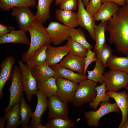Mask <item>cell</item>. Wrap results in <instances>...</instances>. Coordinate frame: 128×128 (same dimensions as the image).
I'll return each instance as SVG.
<instances>
[{
    "label": "cell",
    "mask_w": 128,
    "mask_h": 128,
    "mask_svg": "<svg viewBox=\"0 0 128 128\" xmlns=\"http://www.w3.org/2000/svg\"><path fill=\"white\" fill-rule=\"evenodd\" d=\"M107 23L109 44L114 46L117 52L128 57V4L119 6L116 13Z\"/></svg>",
    "instance_id": "6da1fadb"
},
{
    "label": "cell",
    "mask_w": 128,
    "mask_h": 128,
    "mask_svg": "<svg viewBox=\"0 0 128 128\" xmlns=\"http://www.w3.org/2000/svg\"><path fill=\"white\" fill-rule=\"evenodd\" d=\"M27 31L30 36L29 47L22 55L21 58L22 61L26 62L34 52L45 45L50 44L51 43L46 28L42 23L36 20L32 23Z\"/></svg>",
    "instance_id": "7a4b0ae2"
},
{
    "label": "cell",
    "mask_w": 128,
    "mask_h": 128,
    "mask_svg": "<svg viewBox=\"0 0 128 128\" xmlns=\"http://www.w3.org/2000/svg\"><path fill=\"white\" fill-rule=\"evenodd\" d=\"M97 86L96 83L88 79L79 83L72 102L74 106L79 107L84 104L91 103L96 95L95 88Z\"/></svg>",
    "instance_id": "3957f363"
},
{
    "label": "cell",
    "mask_w": 128,
    "mask_h": 128,
    "mask_svg": "<svg viewBox=\"0 0 128 128\" xmlns=\"http://www.w3.org/2000/svg\"><path fill=\"white\" fill-rule=\"evenodd\" d=\"M106 90L117 92L126 87L128 84V73L118 70L110 69L103 74Z\"/></svg>",
    "instance_id": "277c9868"
},
{
    "label": "cell",
    "mask_w": 128,
    "mask_h": 128,
    "mask_svg": "<svg viewBox=\"0 0 128 128\" xmlns=\"http://www.w3.org/2000/svg\"><path fill=\"white\" fill-rule=\"evenodd\" d=\"M12 83L9 88L10 98L9 104L5 108L7 112L15 104L19 103L23 91L21 81V72L20 68L18 65L15 66L13 68L11 76Z\"/></svg>",
    "instance_id": "5b68a950"
},
{
    "label": "cell",
    "mask_w": 128,
    "mask_h": 128,
    "mask_svg": "<svg viewBox=\"0 0 128 128\" xmlns=\"http://www.w3.org/2000/svg\"><path fill=\"white\" fill-rule=\"evenodd\" d=\"M21 72V81L23 91L24 92L29 102L31 101L32 96L38 90L37 80L31 72L32 67L22 60L18 61Z\"/></svg>",
    "instance_id": "8992f818"
},
{
    "label": "cell",
    "mask_w": 128,
    "mask_h": 128,
    "mask_svg": "<svg viewBox=\"0 0 128 128\" xmlns=\"http://www.w3.org/2000/svg\"><path fill=\"white\" fill-rule=\"evenodd\" d=\"M98 109L84 112V116L87 125L90 127L99 126V120L105 115L112 112L119 113L120 109L116 103L111 104L107 102H101Z\"/></svg>",
    "instance_id": "52a82bcc"
},
{
    "label": "cell",
    "mask_w": 128,
    "mask_h": 128,
    "mask_svg": "<svg viewBox=\"0 0 128 128\" xmlns=\"http://www.w3.org/2000/svg\"><path fill=\"white\" fill-rule=\"evenodd\" d=\"M56 84L58 97L67 103L72 102L78 86L77 83L66 79L59 78L57 79Z\"/></svg>",
    "instance_id": "ba28073f"
},
{
    "label": "cell",
    "mask_w": 128,
    "mask_h": 128,
    "mask_svg": "<svg viewBox=\"0 0 128 128\" xmlns=\"http://www.w3.org/2000/svg\"><path fill=\"white\" fill-rule=\"evenodd\" d=\"M71 28L55 21L51 22L46 28L51 43L55 46L59 45L67 39Z\"/></svg>",
    "instance_id": "9c48e42d"
},
{
    "label": "cell",
    "mask_w": 128,
    "mask_h": 128,
    "mask_svg": "<svg viewBox=\"0 0 128 128\" xmlns=\"http://www.w3.org/2000/svg\"><path fill=\"white\" fill-rule=\"evenodd\" d=\"M82 0H78V10L77 13L78 25L86 29L90 37L95 41V31L96 26L94 17L86 10Z\"/></svg>",
    "instance_id": "30bf717a"
},
{
    "label": "cell",
    "mask_w": 128,
    "mask_h": 128,
    "mask_svg": "<svg viewBox=\"0 0 128 128\" xmlns=\"http://www.w3.org/2000/svg\"><path fill=\"white\" fill-rule=\"evenodd\" d=\"M48 99V118L69 119V109L67 103L60 100L57 96H52Z\"/></svg>",
    "instance_id": "8fae6325"
},
{
    "label": "cell",
    "mask_w": 128,
    "mask_h": 128,
    "mask_svg": "<svg viewBox=\"0 0 128 128\" xmlns=\"http://www.w3.org/2000/svg\"><path fill=\"white\" fill-rule=\"evenodd\" d=\"M12 9L11 14L16 18L19 28L27 31L32 23L36 20L35 15L28 7H15Z\"/></svg>",
    "instance_id": "7c38bea8"
},
{
    "label": "cell",
    "mask_w": 128,
    "mask_h": 128,
    "mask_svg": "<svg viewBox=\"0 0 128 128\" xmlns=\"http://www.w3.org/2000/svg\"><path fill=\"white\" fill-rule=\"evenodd\" d=\"M85 57H80L70 52L59 64L67 69L83 75Z\"/></svg>",
    "instance_id": "4fadbf2b"
},
{
    "label": "cell",
    "mask_w": 128,
    "mask_h": 128,
    "mask_svg": "<svg viewBox=\"0 0 128 128\" xmlns=\"http://www.w3.org/2000/svg\"><path fill=\"white\" fill-rule=\"evenodd\" d=\"M70 52L66 45L61 47H55L49 45L46 50V63L50 66L55 65L62 60L64 56Z\"/></svg>",
    "instance_id": "5bb4252c"
},
{
    "label": "cell",
    "mask_w": 128,
    "mask_h": 128,
    "mask_svg": "<svg viewBox=\"0 0 128 128\" xmlns=\"http://www.w3.org/2000/svg\"><path fill=\"white\" fill-rule=\"evenodd\" d=\"M53 70L55 74L53 77L57 79L63 78L69 80L77 83L87 79V75L75 73L71 70L61 65L59 63L50 66Z\"/></svg>",
    "instance_id": "9a60e30c"
},
{
    "label": "cell",
    "mask_w": 128,
    "mask_h": 128,
    "mask_svg": "<svg viewBox=\"0 0 128 128\" xmlns=\"http://www.w3.org/2000/svg\"><path fill=\"white\" fill-rule=\"evenodd\" d=\"M106 94L110 97L113 98L116 102L121 112L122 118L119 128L128 119V99L126 91L118 93L116 91H108Z\"/></svg>",
    "instance_id": "2e32d148"
},
{
    "label": "cell",
    "mask_w": 128,
    "mask_h": 128,
    "mask_svg": "<svg viewBox=\"0 0 128 128\" xmlns=\"http://www.w3.org/2000/svg\"><path fill=\"white\" fill-rule=\"evenodd\" d=\"M36 95L37 98V104L35 111L33 112L31 125L33 126L41 123V117L48 107V100L44 93L38 90Z\"/></svg>",
    "instance_id": "e0dca14e"
},
{
    "label": "cell",
    "mask_w": 128,
    "mask_h": 128,
    "mask_svg": "<svg viewBox=\"0 0 128 128\" xmlns=\"http://www.w3.org/2000/svg\"><path fill=\"white\" fill-rule=\"evenodd\" d=\"M116 3L110 1L103 3L93 16L95 21L107 22L118 11L119 7Z\"/></svg>",
    "instance_id": "ac0fdd59"
},
{
    "label": "cell",
    "mask_w": 128,
    "mask_h": 128,
    "mask_svg": "<svg viewBox=\"0 0 128 128\" xmlns=\"http://www.w3.org/2000/svg\"><path fill=\"white\" fill-rule=\"evenodd\" d=\"M15 62L14 58L9 55L1 62L0 64V97L3 96V90L7 81L11 77L13 67Z\"/></svg>",
    "instance_id": "d6986e66"
},
{
    "label": "cell",
    "mask_w": 128,
    "mask_h": 128,
    "mask_svg": "<svg viewBox=\"0 0 128 128\" xmlns=\"http://www.w3.org/2000/svg\"><path fill=\"white\" fill-rule=\"evenodd\" d=\"M26 32L21 29L17 31L11 30L8 33L0 37V44L12 43L29 46L30 41L26 34Z\"/></svg>",
    "instance_id": "ffe728a7"
},
{
    "label": "cell",
    "mask_w": 128,
    "mask_h": 128,
    "mask_svg": "<svg viewBox=\"0 0 128 128\" xmlns=\"http://www.w3.org/2000/svg\"><path fill=\"white\" fill-rule=\"evenodd\" d=\"M55 16L57 20L70 28H75L78 26L77 13L74 11L57 8L55 10Z\"/></svg>",
    "instance_id": "44dd1931"
},
{
    "label": "cell",
    "mask_w": 128,
    "mask_h": 128,
    "mask_svg": "<svg viewBox=\"0 0 128 128\" xmlns=\"http://www.w3.org/2000/svg\"><path fill=\"white\" fill-rule=\"evenodd\" d=\"M4 117L7 121L6 128H16L21 125L19 103L14 104Z\"/></svg>",
    "instance_id": "7402d4cb"
},
{
    "label": "cell",
    "mask_w": 128,
    "mask_h": 128,
    "mask_svg": "<svg viewBox=\"0 0 128 128\" xmlns=\"http://www.w3.org/2000/svg\"><path fill=\"white\" fill-rule=\"evenodd\" d=\"M54 0H38L36 6L37 11L35 15L36 20L42 24L48 20L50 17V8Z\"/></svg>",
    "instance_id": "603a6c76"
},
{
    "label": "cell",
    "mask_w": 128,
    "mask_h": 128,
    "mask_svg": "<svg viewBox=\"0 0 128 128\" xmlns=\"http://www.w3.org/2000/svg\"><path fill=\"white\" fill-rule=\"evenodd\" d=\"M31 72L37 81H45L55 74L53 70L46 63L32 67Z\"/></svg>",
    "instance_id": "cb8c5ba5"
},
{
    "label": "cell",
    "mask_w": 128,
    "mask_h": 128,
    "mask_svg": "<svg viewBox=\"0 0 128 128\" xmlns=\"http://www.w3.org/2000/svg\"><path fill=\"white\" fill-rule=\"evenodd\" d=\"M107 67L128 73V57H119L112 55L106 63Z\"/></svg>",
    "instance_id": "d4e9b609"
},
{
    "label": "cell",
    "mask_w": 128,
    "mask_h": 128,
    "mask_svg": "<svg viewBox=\"0 0 128 128\" xmlns=\"http://www.w3.org/2000/svg\"><path fill=\"white\" fill-rule=\"evenodd\" d=\"M57 79L51 77L45 81H37L38 90L42 91L48 98L57 96Z\"/></svg>",
    "instance_id": "484cf974"
},
{
    "label": "cell",
    "mask_w": 128,
    "mask_h": 128,
    "mask_svg": "<svg viewBox=\"0 0 128 128\" xmlns=\"http://www.w3.org/2000/svg\"><path fill=\"white\" fill-rule=\"evenodd\" d=\"M49 45H44L32 53L27 60V64L32 67L46 63L47 58L46 50Z\"/></svg>",
    "instance_id": "4316f807"
},
{
    "label": "cell",
    "mask_w": 128,
    "mask_h": 128,
    "mask_svg": "<svg viewBox=\"0 0 128 128\" xmlns=\"http://www.w3.org/2000/svg\"><path fill=\"white\" fill-rule=\"evenodd\" d=\"M36 0H0V8L8 11L15 7H29L34 6Z\"/></svg>",
    "instance_id": "83f0119b"
},
{
    "label": "cell",
    "mask_w": 128,
    "mask_h": 128,
    "mask_svg": "<svg viewBox=\"0 0 128 128\" xmlns=\"http://www.w3.org/2000/svg\"><path fill=\"white\" fill-rule=\"evenodd\" d=\"M19 104L21 128H26L27 126L30 119L32 117L33 112L30 106L26 102L23 93Z\"/></svg>",
    "instance_id": "f1b7e54d"
},
{
    "label": "cell",
    "mask_w": 128,
    "mask_h": 128,
    "mask_svg": "<svg viewBox=\"0 0 128 128\" xmlns=\"http://www.w3.org/2000/svg\"><path fill=\"white\" fill-rule=\"evenodd\" d=\"M95 65L92 71L87 70V79L96 82L102 83L104 82L103 74L105 72V67L101 61L97 58L95 61Z\"/></svg>",
    "instance_id": "f546056e"
},
{
    "label": "cell",
    "mask_w": 128,
    "mask_h": 128,
    "mask_svg": "<svg viewBox=\"0 0 128 128\" xmlns=\"http://www.w3.org/2000/svg\"><path fill=\"white\" fill-rule=\"evenodd\" d=\"M107 26V22L101 21L96 27L95 44L94 47V52L101 48L105 43V32L106 30Z\"/></svg>",
    "instance_id": "4dcf8cb0"
},
{
    "label": "cell",
    "mask_w": 128,
    "mask_h": 128,
    "mask_svg": "<svg viewBox=\"0 0 128 128\" xmlns=\"http://www.w3.org/2000/svg\"><path fill=\"white\" fill-rule=\"evenodd\" d=\"M97 91L96 96L93 101L90 103V107L94 110H96L98 106L101 102H107L110 100V97L106 93V89L105 82L98 86H97L95 88Z\"/></svg>",
    "instance_id": "1f68e13d"
},
{
    "label": "cell",
    "mask_w": 128,
    "mask_h": 128,
    "mask_svg": "<svg viewBox=\"0 0 128 128\" xmlns=\"http://www.w3.org/2000/svg\"><path fill=\"white\" fill-rule=\"evenodd\" d=\"M69 37L87 49H91L93 48V46L87 40L85 34L80 28L78 29L71 28Z\"/></svg>",
    "instance_id": "d6a6232c"
},
{
    "label": "cell",
    "mask_w": 128,
    "mask_h": 128,
    "mask_svg": "<svg viewBox=\"0 0 128 128\" xmlns=\"http://www.w3.org/2000/svg\"><path fill=\"white\" fill-rule=\"evenodd\" d=\"M75 124V123L69 119L54 118H50L46 125L47 128H70Z\"/></svg>",
    "instance_id": "836d02e7"
},
{
    "label": "cell",
    "mask_w": 128,
    "mask_h": 128,
    "mask_svg": "<svg viewBox=\"0 0 128 128\" xmlns=\"http://www.w3.org/2000/svg\"><path fill=\"white\" fill-rule=\"evenodd\" d=\"M94 52L96 58L101 61L105 68H106V62L113 52L110 44L105 43L101 48Z\"/></svg>",
    "instance_id": "e575fe53"
},
{
    "label": "cell",
    "mask_w": 128,
    "mask_h": 128,
    "mask_svg": "<svg viewBox=\"0 0 128 128\" xmlns=\"http://www.w3.org/2000/svg\"><path fill=\"white\" fill-rule=\"evenodd\" d=\"M67 40L66 45L69 49L70 52L81 57H86L87 49L79 43L72 39L69 37Z\"/></svg>",
    "instance_id": "d590c367"
},
{
    "label": "cell",
    "mask_w": 128,
    "mask_h": 128,
    "mask_svg": "<svg viewBox=\"0 0 128 128\" xmlns=\"http://www.w3.org/2000/svg\"><path fill=\"white\" fill-rule=\"evenodd\" d=\"M59 4L60 9L75 11L78 7V0H62Z\"/></svg>",
    "instance_id": "8d00e7d4"
},
{
    "label": "cell",
    "mask_w": 128,
    "mask_h": 128,
    "mask_svg": "<svg viewBox=\"0 0 128 128\" xmlns=\"http://www.w3.org/2000/svg\"><path fill=\"white\" fill-rule=\"evenodd\" d=\"M101 3V0H89L88 3L86 7V9L93 16L100 8Z\"/></svg>",
    "instance_id": "74e56055"
},
{
    "label": "cell",
    "mask_w": 128,
    "mask_h": 128,
    "mask_svg": "<svg viewBox=\"0 0 128 128\" xmlns=\"http://www.w3.org/2000/svg\"><path fill=\"white\" fill-rule=\"evenodd\" d=\"M91 49H87V51L85 57V65L83 75H85L88 66L93 62L95 61L97 58L95 52L91 51Z\"/></svg>",
    "instance_id": "f35d334b"
},
{
    "label": "cell",
    "mask_w": 128,
    "mask_h": 128,
    "mask_svg": "<svg viewBox=\"0 0 128 128\" xmlns=\"http://www.w3.org/2000/svg\"><path fill=\"white\" fill-rule=\"evenodd\" d=\"M8 27L1 23H0V37L5 35L9 32Z\"/></svg>",
    "instance_id": "ab89813d"
},
{
    "label": "cell",
    "mask_w": 128,
    "mask_h": 128,
    "mask_svg": "<svg viewBox=\"0 0 128 128\" xmlns=\"http://www.w3.org/2000/svg\"><path fill=\"white\" fill-rule=\"evenodd\" d=\"M107 1H110L115 2L119 6L123 7L127 4L125 0H101L102 3Z\"/></svg>",
    "instance_id": "60d3db41"
},
{
    "label": "cell",
    "mask_w": 128,
    "mask_h": 128,
    "mask_svg": "<svg viewBox=\"0 0 128 128\" xmlns=\"http://www.w3.org/2000/svg\"><path fill=\"white\" fill-rule=\"evenodd\" d=\"M5 119L4 116L0 118V128H3L5 125Z\"/></svg>",
    "instance_id": "b9f144b4"
},
{
    "label": "cell",
    "mask_w": 128,
    "mask_h": 128,
    "mask_svg": "<svg viewBox=\"0 0 128 128\" xmlns=\"http://www.w3.org/2000/svg\"><path fill=\"white\" fill-rule=\"evenodd\" d=\"M33 128H47L46 125H42L41 123L32 126Z\"/></svg>",
    "instance_id": "7bdbcfd3"
},
{
    "label": "cell",
    "mask_w": 128,
    "mask_h": 128,
    "mask_svg": "<svg viewBox=\"0 0 128 128\" xmlns=\"http://www.w3.org/2000/svg\"><path fill=\"white\" fill-rule=\"evenodd\" d=\"M120 128H128V119L120 127Z\"/></svg>",
    "instance_id": "ee69618b"
},
{
    "label": "cell",
    "mask_w": 128,
    "mask_h": 128,
    "mask_svg": "<svg viewBox=\"0 0 128 128\" xmlns=\"http://www.w3.org/2000/svg\"><path fill=\"white\" fill-rule=\"evenodd\" d=\"M89 0H82L83 3L85 7H86V5L88 3Z\"/></svg>",
    "instance_id": "f6af8a7d"
},
{
    "label": "cell",
    "mask_w": 128,
    "mask_h": 128,
    "mask_svg": "<svg viewBox=\"0 0 128 128\" xmlns=\"http://www.w3.org/2000/svg\"><path fill=\"white\" fill-rule=\"evenodd\" d=\"M62 0H55V4L56 5L59 4Z\"/></svg>",
    "instance_id": "bcb514c9"
},
{
    "label": "cell",
    "mask_w": 128,
    "mask_h": 128,
    "mask_svg": "<svg viewBox=\"0 0 128 128\" xmlns=\"http://www.w3.org/2000/svg\"><path fill=\"white\" fill-rule=\"evenodd\" d=\"M125 88L126 89L127 91L128 90V84L126 87Z\"/></svg>",
    "instance_id": "7dc6e473"
},
{
    "label": "cell",
    "mask_w": 128,
    "mask_h": 128,
    "mask_svg": "<svg viewBox=\"0 0 128 128\" xmlns=\"http://www.w3.org/2000/svg\"><path fill=\"white\" fill-rule=\"evenodd\" d=\"M127 4H128V0H125Z\"/></svg>",
    "instance_id": "c3c4849f"
},
{
    "label": "cell",
    "mask_w": 128,
    "mask_h": 128,
    "mask_svg": "<svg viewBox=\"0 0 128 128\" xmlns=\"http://www.w3.org/2000/svg\"><path fill=\"white\" fill-rule=\"evenodd\" d=\"M127 97H128V90H127Z\"/></svg>",
    "instance_id": "681fc988"
}]
</instances>
